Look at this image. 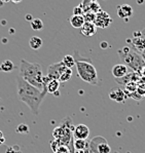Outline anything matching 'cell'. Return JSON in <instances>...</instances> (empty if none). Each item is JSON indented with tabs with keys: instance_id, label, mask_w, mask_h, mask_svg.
Listing matches in <instances>:
<instances>
[{
	"instance_id": "cell-1",
	"label": "cell",
	"mask_w": 145,
	"mask_h": 153,
	"mask_svg": "<svg viewBox=\"0 0 145 153\" xmlns=\"http://www.w3.org/2000/svg\"><path fill=\"white\" fill-rule=\"evenodd\" d=\"M16 80H17V93L20 101L25 103L33 114L38 115L41 103L48 94L46 88H43V89L35 88L25 81L20 75H18Z\"/></svg>"
},
{
	"instance_id": "cell-2",
	"label": "cell",
	"mask_w": 145,
	"mask_h": 153,
	"mask_svg": "<svg viewBox=\"0 0 145 153\" xmlns=\"http://www.w3.org/2000/svg\"><path fill=\"white\" fill-rule=\"evenodd\" d=\"M75 60V68L77 71V75L80 77L81 80L92 85H99V77L96 70L95 66L93 65L91 59L81 56L78 51H74V55H72Z\"/></svg>"
},
{
	"instance_id": "cell-3",
	"label": "cell",
	"mask_w": 145,
	"mask_h": 153,
	"mask_svg": "<svg viewBox=\"0 0 145 153\" xmlns=\"http://www.w3.org/2000/svg\"><path fill=\"white\" fill-rule=\"evenodd\" d=\"M20 76L30 83L31 85L39 89H43V73L42 68L38 63H30L22 59L20 66Z\"/></svg>"
},
{
	"instance_id": "cell-4",
	"label": "cell",
	"mask_w": 145,
	"mask_h": 153,
	"mask_svg": "<svg viewBox=\"0 0 145 153\" xmlns=\"http://www.w3.org/2000/svg\"><path fill=\"white\" fill-rule=\"evenodd\" d=\"M73 124L72 119L70 117H66L62 121V124L58 128H56L53 131V136L56 140L60 141L62 145H65L68 147L70 153H74V140H73Z\"/></svg>"
},
{
	"instance_id": "cell-5",
	"label": "cell",
	"mask_w": 145,
	"mask_h": 153,
	"mask_svg": "<svg viewBox=\"0 0 145 153\" xmlns=\"http://www.w3.org/2000/svg\"><path fill=\"white\" fill-rule=\"evenodd\" d=\"M118 55L121 58L123 62L125 63V65H128L133 70V72L140 73L141 70L145 67V62L142 59L141 55L138 53L137 51H133L130 46H125V48L120 49Z\"/></svg>"
},
{
	"instance_id": "cell-6",
	"label": "cell",
	"mask_w": 145,
	"mask_h": 153,
	"mask_svg": "<svg viewBox=\"0 0 145 153\" xmlns=\"http://www.w3.org/2000/svg\"><path fill=\"white\" fill-rule=\"evenodd\" d=\"M111 148L107 143L106 139L98 136L88 142V153H110Z\"/></svg>"
},
{
	"instance_id": "cell-7",
	"label": "cell",
	"mask_w": 145,
	"mask_h": 153,
	"mask_svg": "<svg viewBox=\"0 0 145 153\" xmlns=\"http://www.w3.org/2000/svg\"><path fill=\"white\" fill-rule=\"evenodd\" d=\"M67 69V67L63 64V62L61 61L59 63H55V64H51L48 69V74L46 76L50 79H56V80H59L60 76L62 75V73Z\"/></svg>"
},
{
	"instance_id": "cell-8",
	"label": "cell",
	"mask_w": 145,
	"mask_h": 153,
	"mask_svg": "<svg viewBox=\"0 0 145 153\" xmlns=\"http://www.w3.org/2000/svg\"><path fill=\"white\" fill-rule=\"evenodd\" d=\"M111 23H112V19H111V16H109L108 13H106V11H104V10H101L98 13H96V19L94 21V24L96 25L97 28H102V29H104V28L108 27Z\"/></svg>"
},
{
	"instance_id": "cell-9",
	"label": "cell",
	"mask_w": 145,
	"mask_h": 153,
	"mask_svg": "<svg viewBox=\"0 0 145 153\" xmlns=\"http://www.w3.org/2000/svg\"><path fill=\"white\" fill-rule=\"evenodd\" d=\"M128 43H130V48L138 53H141L145 49V38L141 36V34L135 33L134 38L128 39Z\"/></svg>"
},
{
	"instance_id": "cell-10",
	"label": "cell",
	"mask_w": 145,
	"mask_h": 153,
	"mask_svg": "<svg viewBox=\"0 0 145 153\" xmlns=\"http://www.w3.org/2000/svg\"><path fill=\"white\" fill-rule=\"evenodd\" d=\"M90 135V128L86 124H78L73 129V138L79 140H86Z\"/></svg>"
},
{
	"instance_id": "cell-11",
	"label": "cell",
	"mask_w": 145,
	"mask_h": 153,
	"mask_svg": "<svg viewBox=\"0 0 145 153\" xmlns=\"http://www.w3.org/2000/svg\"><path fill=\"white\" fill-rule=\"evenodd\" d=\"M117 16L120 19H125L128 21L133 16V8L129 4H121L117 6Z\"/></svg>"
},
{
	"instance_id": "cell-12",
	"label": "cell",
	"mask_w": 145,
	"mask_h": 153,
	"mask_svg": "<svg viewBox=\"0 0 145 153\" xmlns=\"http://www.w3.org/2000/svg\"><path fill=\"white\" fill-rule=\"evenodd\" d=\"M81 34L85 35L86 37H92L94 36L97 32V27L94 23H90V22H85V24L83 25V27L80 28Z\"/></svg>"
},
{
	"instance_id": "cell-13",
	"label": "cell",
	"mask_w": 145,
	"mask_h": 153,
	"mask_svg": "<svg viewBox=\"0 0 145 153\" xmlns=\"http://www.w3.org/2000/svg\"><path fill=\"white\" fill-rule=\"evenodd\" d=\"M128 66L125 64H116L111 69V73L115 78H121L128 74Z\"/></svg>"
},
{
	"instance_id": "cell-14",
	"label": "cell",
	"mask_w": 145,
	"mask_h": 153,
	"mask_svg": "<svg viewBox=\"0 0 145 153\" xmlns=\"http://www.w3.org/2000/svg\"><path fill=\"white\" fill-rule=\"evenodd\" d=\"M109 98H110L111 100L115 101V102L120 103V102H123V101L127 99V96H126L123 89L112 88L110 91V93H109Z\"/></svg>"
},
{
	"instance_id": "cell-15",
	"label": "cell",
	"mask_w": 145,
	"mask_h": 153,
	"mask_svg": "<svg viewBox=\"0 0 145 153\" xmlns=\"http://www.w3.org/2000/svg\"><path fill=\"white\" fill-rule=\"evenodd\" d=\"M69 22L73 28L80 29V28L83 27V25L85 24L86 21H85L83 16H72L71 18L69 19Z\"/></svg>"
},
{
	"instance_id": "cell-16",
	"label": "cell",
	"mask_w": 145,
	"mask_h": 153,
	"mask_svg": "<svg viewBox=\"0 0 145 153\" xmlns=\"http://www.w3.org/2000/svg\"><path fill=\"white\" fill-rule=\"evenodd\" d=\"M74 149L80 150V151H85L86 153L88 152V142L86 140H79V139H75L74 140Z\"/></svg>"
},
{
	"instance_id": "cell-17",
	"label": "cell",
	"mask_w": 145,
	"mask_h": 153,
	"mask_svg": "<svg viewBox=\"0 0 145 153\" xmlns=\"http://www.w3.org/2000/svg\"><path fill=\"white\" fill-rule=\"evenodd\" d=\"M46 86V91L48 94H55L56 91H58V89L60 88V81L56 80V79H51L48 83L45 84Z\"/></svg>"
},
{
	"instance_id": "cell-18",
	"label": "cell",
	"mask_w": 145,
	"mask_h": 153,
	"mask_svg": "<svg viewBox=\"0 0 145 153\" xmlns=\"http://www.w3.org/2000/svg\"><path fill=\"white\" fill-rule=\"evenodd\" d=\"M29 45L32 49L37 51V49H39L42 46V39L38 36H32L29 39Z\"/></svg>"
},
{
	"instance_id": "cell-19",
	"label": "cell",
	"mask_w": 145,
	"mask_h": 153,
	"mask_svg": "<svg viewBox=\"0 0 145 153\" xmlns=\"http://www.w3.org/2000/svg\"><path fill=\"white\" fill-rule=\"evenodd\" d=\"M0 68H1V71L2 72H10L13 71V69L16 68V66L13 65V63L9 60H5L1 63L0 65Z\"/></svg>"
},
{
	"instance_id": "cell-20",
	"label": "cell",
	"mask_w": 145,
	"mask_h": 153,
	"mask_svg": "<svg viewBox=\"0 0 145 153\" xmlns=\"http://www.w3.org/2000/svg\"><path fill=\"white\" fill-rule=\"evenodd\" d=\"M62 62L67 68H70V69H72V67H74V66H75V60H74V58H73V56H72V55L64 56H63Z\"/></svg>"
},
{
	"instance_id": "cell-21",
	"label": "cell",
	"mask_w": 145,
	"mask_h": 153,
	"mask_svg": "<svg viewBox=\"0 0 145 153\" xmlns=\"http://www.w3.org/2000/svg\"><path fill=\"white\" fill-rule=\"evenodd\" d=\"M71 77H72V69L67 68V69L62 73V75L60 76L59 81L60 82H67L71 79Z\"/></svg>"
},
{
	"instance_id": "cell-22",
	"label": "cell",
	"mask_w": 145,
	"mask_h": 153,
	"mask_svg": "<svg viewBox=\"0 0 145 153\" xmlns=\"http://www.w3.org/2000/svg\"><path fill=\"white\" fill-rule=\"evenodd\" d=\"M31 25V28L34 30V31H39L43 28V22L40 20V19H33L30 23Z\"/></svg>"
},
{
	"instance_id": "cell-23",
	"label": "cell",
	"mask_w": 145,
	"mask_h": 153,
	"mask_svg": "<svg viewBox=\"0 0 145 153\" xmlns=\"http://www.w3.org/2000/svg\"><path fill=\"white\" fill-rule=\"evenodd\" d=\"M83 18H85L86 22L94 23V21L96 19V13H92V11H86V13H83Z\"/></svg>"
},
{
	"instance_id": "cell-24",
	"label": "cell",
	"mask_w": 145,
	"mask_h": 153,
	"mask_svg": "<svg viewBox=\"0 0 145 153\" xmlns=\"http://www.w3.org/2000/svg\"><path fill=\"white\" fill-rule=\"evenodd\" d=\"M17 133L18 134H28L29 133V126L27 124H19L17 128Z\"/></svg>"
},
{
	"instance_id": "cell-25",
	"label": "cell",
	"mask_w": 145,
	"mask_h": 153,
	"mask_svg": "<svg viewBox=\"0 0 145 153\" xmlns=\"http://www.w3.org/2000/svg\"><path fill=\"white\" fill-rule=\"evenodd\" d=\"M85 10H83V5H77L73 8V16H83Z\"/></svg>"
},
{
	"instance_id": "cell-26",
	"label": "cell",
	"mask_w": 145,
	"mask_h": 153,
	"mask_svg": "<svg viewBox=\"0 0 145 153\" xmlns=\"http://www.w3.org/2000/svg\"><path fill=\"white\" fill-rule=\"evenodd\" d=\"M137 93L141 96L142 98L145 97V83H139L137 86Z\"/></svg>"
},
{
	"instance_id": "cell-27",
	"label": "cell",
	"mask_w": 145,
	"mask_h": 153,
	"mask_svg": "<svg viewBox=\"0 0 145 153\" xmlns=\"http://www.w3.org/2000/svg\"><path fill=\"white\" fill-rule=\"evenodd\" d=\"M62 144L60 143V141H58V140H56V139H54L53 141H51V150L54 151V153L56 152V150L59 148V146H61Z\"/></svg>"
},
{
	"instance_id": "cell-28",
	"label": "cell",
	"mask_w": 145,
	"mask_h": 153,
	"mask_svg": "<svg viewBox=\"0 0 145 153\" xmlns=\"http://www.w3.org/2000/svg\"><path fill=\"white\" fill-rule=\"evenodd\" d=\"M55 153H70V151H69V149H68L67 146L61 145V146H59V148L56 150Z\"/></svg>"
},
{
	"instance_id": "cell-29",
	"label": "cell",
	"mask_w": 145,
	"mask_h": 153,
	"mask_svg": "<svg viewBox=\"0 0 145 153\" xmlns=\"http://www.w3.org/2000/svg\"><path fill=\"white\" fill-rule=\"evenodd\" d=\"M93 2H97V0H83V3H81V5H83V10H86V8H88V6L90 5L91 3H93Z\"/></svg>"
},
{
	"instance_id": "cell-30",
	"label": "cell",
	"mask_w": 145,
	"mask_h": 153,
	"mask_svg": "<svg viewBox=\"0 0 145 153\" xmlns=\"http://www.w3.org/2000/svg\"><path fill=\"white\" fill-rule=\"evenodd\" d=\"M4 142V137H3V134H2V131H0V144H2V143Z\"/></svg>"
},
{
	"instance_id": "cell-31",
	"label": "cell",
	"mask_w": 145,
	"mask_h": 153,
	"mask_svg": "<svg viewBox=\"0 0 145 153\" xmlns=\"http://www.w3.org/2000/svg\"><path fill=\"white\" fill-rule=\"evenodd\" d=\"M140 55H141V56H142V59H143V60H144V62H145V49H144V51H142V53H140Z\"/></svg>"
},
{
	"instance_id": "cell-32",
	"label": "cell",
	"mask_w": 145,
	"mask_h": 153,
	"mask_svg": "<svg viewBox=\"0 0 145 153\" xmlns=\"http://www.w3.org/2000/svg\"><path fill=\"white\" fill-rule=\"evenodd\" d=\"M106 46H107V43H106V42H104V43H103V42H102V43H101V48H106Z\"/></svg>"
},
{
	"instance_id": "cell-33",
	"label": "cell",
	"mask_w": 145,
	"mask_h": 153,
	"mask_svg": "<svg viewBox=\"0 0 145 153\" xmlns=\"http://www.w3.org/2000/svg\"><path fill=\"white\" fill-rule=\"evenodd\" d=\"M26 20H32V16L31 15H27V16H26Z\"/></svg>"
},
{
	"instance_id": "cell-34",
	"label": "cell",
	"mask_w": 145,
	"mask_h": 153,
	"mask_svg": "<svg viewBox=\"0 0 145 153\" xmlns=\"http://www.w3.org/2000/svg\"><path fill=\"white\" fill-rule=\"evenodd\" d=\"M10 1H13V2H15V3H20L22 0H10Z\"/></svg>"
},
{
	"instance_id": "cell-35",
	"label": "cell",
	"mask_w": 145,
	"mask_h": 153,
	"mask_svg": "<svg viewBox=\"0 0 145 153\" xmlns=\"http://www.w3.org/2000/svg\"><path fill=\"white\" fill-rule=\"evenodd\" d=\"M2 2H8V1H10V0H1Z\"/></svg>"
},
{
	"instance_id": "cell-36",
	"label": "cell",
	"mask_w": 145,
	"mask_h": 153,
	"mask_svg": "<svg viewBox=\"0 0 145 153\" xmlns=\"http://www.w3.org/2000/svg\"><path fill=\"white\" fill-rule=\"evenodd\" d=\"M0 72H1V68H0Z\"/></svg>"
}]
</instances>
